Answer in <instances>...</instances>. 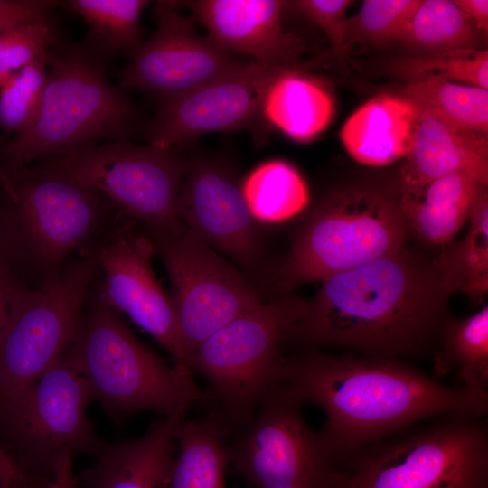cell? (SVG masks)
<instances>
[{
  "label": "cell",
  "mask_w": 488,
  "mask_h": 488,
  "mask_svg": "<svg viewBox=\"0 0 488 488\" xmlns=\"http://www.w3.org/2000/svg\"><path fill=\"white\" fill-rule=\"evenodd\" d=\"M450 296L438 255L405 246L323 280L286 341L394 359L434 353Z\"/></svg>",
  "instance_id": "1"
},
{
  "label": "cell",
  "mask_w": 488,
  "mask_h": 488,
  "mask_svg": "<svg viewBox=\"0 0 488 488\" xmlns=\"http://www.w3.org/2000/svg\"><path fill=\"white\" fill-rule=\"evenodd\" d=\"M276 378L324 412L318 433L336 465L420 420L488 411V391L448 386L394 358L309 352L282 357Z\"/></svg>",
  "instance_id": "2"
},
{
  "label": "cell",
  "mask_w": 488,
  "mask_h": 488,
  "mask_svg": "<svg viewBox=\"0 0 488 488\" xmlns=\"http://www.w3.org/2000/svg\"><path fill=\"white\" fill-rule=\"evenodd\" d=\"M62 360L82 375L93 400L117 425L137 412L186 413L204 399L192 371L144 346L103 300L82 317Z\"/></svg>",
  "instance_id": "3"
},
{
  "label": "cell",
  "mask_w": 488,
  "mask_h": 488,
  "mask_svg": "<svg viewBox=\"0 0 488 488\" xmlns=\"http://www.w3.org/2000/svg\"><path fill=\"white\" fill-rule=\"evenodd\" d=\"M50 55L38 115L3 149L8 167H24L104 138L127 140L136 130L133 104L110 84L93 54L70 48Z\"/></svg>",
  "instance_id": "4"
},
{
  "label": "cell",
  "mask_w": 488,
  "mask_h": 488,
  "mask_svg": "<svg viewBox=\"0 0 488 488\" xmlns=\"http://www.w3.org/2000/svg\"><path fill=\"white\" fill-rule=\"evenodd\" d=\"M411 235L399 192L350 186L325 196L296 232L278 271L284 291L392 254Z\"/></svg>",
  "instance_id": "5"
},
{
  "label": "cell",
  "mask_w": 488,
  "mask_h": 488,
  "mask_svg": "<svg viewBox=\"0 0 488 488\" xmlns=\"http://www.w3.org/2000/svg\"><path fill=\"white\" fill-rule=\"evenodd\" d=\"M306 301L284 294L263 301L206 338L194 351L192 371L208 381L211 418L222 436L245 429L276 377L280 348Z\"/></svg>",
  "instance_id": "6"
},
{
  "label": "cell",
  "mask_w": 488,
  "mask_h": 488,
  "mask_svg": "<svg viewBox=\"0 0 488 488\" xmlns=\"http://www.w3.org/2000/svg\"><path fill=\"white\" fill-rule=\"evenodd\" d=\"M330 488H488V430L447 416L343 459Z\"/></svg>",
  "instance_id": "7"
},
{
  "label": "cell",
  "mask_w": 488,
  "mask_h": 488,
  "mask_svg": "<svg viewBox=\"0 0 488 488\" xmlns=\"http://www.w3.org/2000/svg\"><path fill=\"white\" fill-rule=\"evenodd\" d=\"M1 177L9 203L1 216L0 249H13L47 273L107 223L110 201L61 173L8 167Z\"/></svg>",
  "instance_id": "8"
},
{
  "label": "cell",
  "mask_w": 488,
  "mask_h": 488,
  "mask_svg": "<svg viewBox=\"0 0 488 488\" xmlns=\"http://www.w3.org/2000/svg\"><path fill=\"white\" fill-rule=\"evenodd\" d=\"M98 267L97 252H92L40 288L30 289L13 280L0 336V401L61 361L80 327Z\"/></svg>",
  "instance_id": "9"
},
{
  "label": "cell",
  "mask_w": 488,
  "mask_h": 488,
  "mask_svg": "<svg viewBox=\"0 0 488 488\" xmlns=\"http://www.w3.org/2000/svg\"><path fill=\"white\" fill-rule=\"evenodd\" d=\"M39 166L100 192L147 233L173 231L183 224L177 202L188 162L172 148L112 141L74 148Z\"/></svg>",
  "instance_id": "10"
},
{
  "label": "cell",
  "mask_w": 488,
  "mask_h": 488,
  "mask_svg": "<svg viewBox=\"0 0 488 488\" xmlns=\"http://www.w3.org/2000/svg\"><path fill=\"white\" fill-rule=\"evenodd\" d=\"M303 401L275 378L250 424L226 447L234 465L256 488H330L336 465L320 435L305 422Z\"/></svg>",
  "instance_id": "11"
},
{
  "label": "cell",
  "mask_w": 488,
  "mask_h": 488,
  "mask_svg": "<svg viewBox=\"0 0 488 488\" xmlns=\"http://www.w3.org/2000/svg\"><path fill=\"white\" fill-rule=\"evenodd\" d=\"M92 400L86 380L61 359L0 401V427L29 473L47 477L67 449L94 457L102 451L107 443L87 416Z\"/></svg>",
  "instance_id": "12"
},
{
  "label": "cell",
  "mask_w": 488,
  "mask_h": 488,
  "mask_svg": "<svg viewBox=\"0 0 488 488\" xmlns=\"http://www.w3.org/2000/svg\"><path fill=\"white\" fill-rule=\"evenodd\" d=\"M147 236L169 276L180 334L192 361L206 338L264 301L249 280L183 223Z\"/></svg>",
  "instance_id": "13"
},
{
  "label": "cell",
  "mask_w": 488,
  "mask_h": 488,
  "mask_svg": "<svg viewBox=\"0 0 488 488\" xmlns=\"http://www.w3.org/2000/svg\"><path fill=\"white\" fill-rule=\"evenodd\" d=\"M178 5L174 1L156 3V29L128 52L130 61L120 76L123 87L149 92L164 101L244 64L209 36L200 35L192 19L177 12Z\"/></svg>",
  "instance_id": "14"
},
{
  "label": "cell",
  "mask_w": 488,
  "mask_h": 488,
  "mask_svg": "<svg viewBox=\"0 0 488 488\" xmlns=\"http://www.w3.org/2000/svg\"><path fill=\"white\" fill-rule=\"evenodd\" d=\"M285 69L255 62L162 101L145 129L149 145L160 148L193 140L208 133L267 127L262 114L265 93Z\"/></svg>",
  "instance_id": "15"
},
{
  "label": "cell",
  "mask_w": 488,
  "mask_h": 488,
  "mask_svg": "<svg viewBox=\"0 0 488 488\" xmlns=\"http://www.w3.org/2000/svg\"><path fill=\"white\" fill-rule=\"evenodd\" d=\"M131 227L120 225L97 251L104 273L103 301L148 333L170 353L175 365L192 372L172 297L152 269L153 244Z\"/></svg>",
  "instance_id": "16"
},
{
  "label": "cell",
  "mask_w": 488,
  "mask_h": 488,
  "mask_svg": "<svg viewBox=\"0 0 488 488\" xmlns=\"http://www.w3.org/2000/svg\"><path fill=\"white\" fill-rule=\"evenodd\" d=\"M181 221L213 249L259 274L263 242L233 174L215 161L188 162L177 202Z\"/></svg>",
  "instance_id": "17"
},
{
  "label": "cell",
  "mask_w": 488,
  "mask_h": 488,
  "mask_svg": "<svg viewBox=\"0 0 488 488\" xmlns=\"http://www.w3.org/2000/svg\"><path fill=\"white\" fill-rule=\"evenodd\" d=\"M280 0H192L182 2L223 49L251 56L270 69L294 68L302 53L299 38L281 22Z\"/></svg>",
  "instance_id": "18"
},
{
  "label": "cell",
  "mask_w": 488,
  "mask_h": 488,
  "mask_svg": "<svg viewBox=\"0 0 488 488\" xmlns=\"http://www.w3.org/2000/svg\"><path fill=\"white\" fill-rule=\"evenodd\" d=\"M185 413L163 417L141 437L107 443L77 477L84 488H166L174 432Z\"/></svg>",
  "instance_id": "19"
},
{
  "label": "cell",
  "mask_w": 488,
  "mask_h": 488,
  "mask_svg": "<svg viewBox=\"0 0 488 488\" xmlns=\"http://www.w3.org/2000/svg\"><path fill=\"white\" fill-rule=\"evenodd\" d=\"M414 103L418 124L412 147L400 169L399 192L417 190L466 167L488 165L487 134L464 129L434 109Z\"/></svg>",
  "instance_id": "20"
},
{
  "label": "cell",
  "mask_w": 488,
  "mask_h": 488,
  "mask_svg": "<svg viewBox=\"0 0 488 488\" xmlns=\"http://www.w3.org/2000/svg\"><path fill=\"white\" fill-rule=\"evenodd\" d=\"M488 185V165L466 167L410 192H399L409 228L427 246H445L467 222L478 192Z\"/></svg>",
  "instance_id": "21"
},
{
  "label": "cell",
  "mask_w": 488,
  "mask_h": 488,
  "mask_svg": "<svg viewBox=\"0 0 488 488\" xmlns=\"http://www.w3.org/2000/svg\"><path fill=\"white\" fill-rule=\"evenodd\" d=\"M417 124L418 110L412 100L385 93L356 109L343 124L340 138L357 162L385 166L409 153Z\"/></svg>",
  "instance_id": "22"
},
{
  "label": "cell",
  "mask_w": 488,
  "mask_h": 488,
  "mask_svg": "<svg viewBox=\"0 0 488 488\" xmlns=\"http://www.w3.org/2000/svg\"><path fill=\"white\" fill-rule=\"evenodd\" d=\"M333 113V99L326 86L295 67L275 77L262 102L267 124L297 142L317 136L331 123Z\"/></svg>",
  "instance_id": "23"
},
{
  "label": "cell",
  "mask_w": 488,
  "mask_h": 488,
  "mask_svg": "<svg viewBox=\"0 0 488 488\" xmlns=\"http://www.w3.org/2000/svg\"><path fill=\"white\" fill-rule=\"evenodd\" d=\"M222 433L211 420L184 421L174 432V457L166 488H223L228 463Z\"/></svg>",
  "instance_id": "24"
},
{
  "label": "cell",
  "mask_w": 488,
  "mask_h": 488,
  "mask_svg": "<svg viewBox=\"0 0 488 488\" xmlns=\"http://www.w3.org/2000/svg\"><path fill=\"white\" fill-rule=\"evenodd\" d=\"M434 371L436 379L455 371L457 385L487 391V305L466 318L448 319L435 351Z\"/></svg>",
  "instance_id": "25"
},
{
  "label": "cell",
  "mask_w": 488,
  "mask_h": 488,
  "mask_svg": "<svg viewBox=\"0 0 488 488\" xmlns=\"http://www.w3.org/2000/svg\"><path fill=\"white\" fill-rule=\"evenodd\" d=\"M462 239L443 246L438 254L443 283L452 295L464 291L478 297L488 289V191L476 195Z\"/></svg>",
  "instance_id": "26"
},
{
  "label": "cell",
  "mask_w": 488,
  "mask_h": 488,
  "mask_svg": "<svg viewBox=\"0 0 488 488\" xmlns=\"http://www.w3.org/2000/svg\"><path fill=\"white\" fill-rule=\"evenodd\" d=\"M483 33L453 1L422 0L397 42L415 55L430 54L482 49Z\"/></svg>",
  "instance_id": "27"
},
{
  "label": "cell",
  "mask_w": 488,
  "mask_h": 488,
  "mask_svg": "<svg viewBox=\"0 0 488 488\" xmlns=\"http://www.w3.org/2000/svg\"><path fill=\"white\" fill-rule=\"evenodd\" d=\"M240 187L253 217L265 222L292 218L309 200L307 186L298 171L280 160L259 164Z\"/></svg>",
  "instance_id": "28"
},
{
  "label": "cell",
  "mask_w": 488,
  "mask_h": 488,
  "mask_svg": "<svg viewBox=\"0 0 488 488\" xmlns=\"http://www.w3.org/2000/svg\"><path fill=\"white\" fill-rule=\"evenodd\" d=\"M68 4L88 24L92 49L130 52L141 43L140 15L149 1L72 0Z\"/></svg>",
  "instance_id": "29"
},
{
  "label": "cell",
  "mask_w": 488,
  "mask_h": 488,
  "mask_svg": "<svg viewBox=\"0 0 488 488\" xmlns=\"http://www.w3.org/2000/svg\"><path fill=\"white\" fill-rule=\"evenodd\" d=\"M404 96L434 109L464 129L488 132L487 89L441 80H424L410 81Z\"/></svg>",
  "instance_id": "30"
},
{
  "label": "cell",
  "mask_w": 488,
  "mask_h": 488,
  "mask_svg": "<svg viewBox=\"0 0 488 488\" xmlns=\"http://www.w3.org/2000/svg\"><path fill=\"white\" fill-rule=\"evenodd\" d=\"M391 69L410 81L441 80L488 90L487 49H460L412 55L396 61Z\"/></svg>",
  "instance_id": "31"
},
{
  "label": "cell",
  "mask_w": 488,
  "mask_h": 488,
  "mask_svg": "<svg viewBox=\"0 0 488 488\" xmlns=\"http://www.w3.org/2000/svg\"><path fill=\"white\" fill-rule=\"evenodd\" d=\"M50 52L14 72L0 87V126L20 133L36 118L47 83Z\"/></svg>",
  "instance_id": "32"
},
{
  "label": "cell",
  "mask_w": 488,
  "mask_h": 488,
  "mask_svg": "<svg viewBox=\"0 0 488 488\" xmlns=\"http://www.w3.org/2000/svg\"><path fill=\"white\" fill-rule=\"evenodd\" d=\"M422 0H366L348 18L347 48L359 43L384 46L397 42Z\"/></svg>",
  "instance_id": "33"
},
{
  "label": "cell",
  "mask_w": 488,
  "mask_h": 488,
  "mask_svg": "<svg viewBox=\"0 0 488 488\" xmlns=\"http://www.w3.org/2000/svg\"><path fill=\"white\" fill-rule=\"evenodd\" d=\"M56 42L48 19L0 31V87Z\"/></svg>",
  "instance_id": "34"
},
{
  "label": "cell",
  "mask_w": 488,
  "mask_h": 488,
  "mask_svg": "<svg viewBox=\"0 0 488 488\" xmlns=\"http://www.w3.org/2000/svg\"><path fill=\"white\" fill-rule=\"evenodd\" d=\"M350 0H297L286 1L296 14L306 18L328 37L335 54H343L347 50V10Z\"/></svg>",
  "instance_id": "35"
},
{
  "label": "cell",
  "mask_w": 488,
  "mask_h": 488,
  "mask_svg": "<svg viewBox=\"0 0 488 488\" xmlns=\"http://www.w3.org/2000/svg\"><path fill=\"white\" fill-rule=\"evenodd\" d=\"M56 5L49 0H0V31L46 20Z\"/></svg>",
  "instance_id": "36"
},
{
  "label": "cell",
  "mask_w": 488,
  "mask_h": 488,
  "mask_svg": "<svg viewBox=\"0 0 488 488\" xmlns=\"http://www.w3.org/2000/svg\"><path fill=\"white\" fill-rule=\"evenodd\" d=\"M36 480L0 445V488H32Z\"/></svg>",
  "instance_id": "37"
},
{
  "label": "cell",
  "mask_w": 488,
  "mask_h": 488,
  "mask_svg": "<svg viewBox=\"0 0 488 488\" xmlns=\"http://www.w3.org/2000/svg\"><path fill=\"white\" fill-rule=\"evenodd\" d=\"M75 452H61L55 458L46 479L47 488H80L73 471Z\"/></svg>",
  "instance_id": "38"
},
{
  "label": "cell",
  "mask_w": 488,
  "mask_h": 488,
  "mask_svg": "<svg viewBox=\"0 0 488 488\" xmlns=\"http://www.w3.org/2000/svg\"><path fill=\"white\" fill-rule=\"evenodd\" d=\"M455 5L464 12L483 33L488 31L487 0H454Z\"/></svg>",
  "instance_id": "39"
},
{
  "label": "cell",
  "mask_w": 488,
  "mask_h": 488,
  "mask_svg": "<svg viewBox=\"0 0 488 488\" xmlns=\"http://www.w3.org/2000/svg\"><path fill=\"white\" fill-rule=\"evenodd\" d=\"M14 278L0 254V336L5 325L8 313V296Z\"/></svg>",
  "instance_id": "40"
},
{
  "label": "cell",
  "mask_w": 488,
  "mask_h": 488,
  "mask_svg": "<svg viewBox=\"0 0 488 488\" xmlns=\"http://www.w3.org/2000/svg\"><path fill=\"white\" fill-rule=\"evenodd\" d=\"M32 488H47L46 478H42L36 481Z\"/></svg>",
  "instance_id": "41"
}]
</instances>
